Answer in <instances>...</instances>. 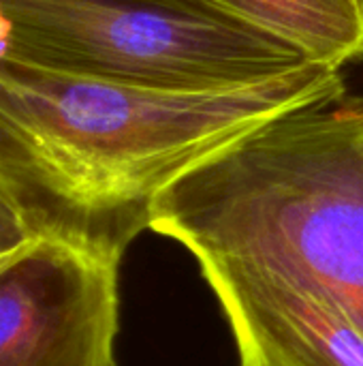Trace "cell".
Returning <instances> with one entry per match:
<instances>
[{
  "mask_svg": "<svg viewBox=\"0 0 363 366\" xmlns=\"http://www.w3.org/2000/svg\"><path fill=\"white\" fill-rule=\"evenodd\" d=\"M347 97L306 64L261 81L180 90L0 60V204L28 238L120 259L182 174L252 131Z\"/></svg>",
  "mask_w": 363,
  "mask_h": 366,
  "instance_id": "1",
  "label": "cell"
},
{
  "mask_svg": "<svg viewBox=\"0 0 363 366\" xmlns=\"http://www.w3.org/2000/svg\"><path fill=\"white\" fill-rule=\"evenodd\" d=\"M199 268L302 285L363 330V99L282 116L208 157L150 206Z\"/></svg>",
  "mask_w": 363,
  "mask_h": 366,
  "instance_id": "2",
  "label": "cell"
},
{
  "mask_svg": "<svg viewBox=\"0 0 363 366\" xmlns=\"http://www.w3.org/2000/svg\"><path fill=\"white\" fill-rule=\"evenodd\" d=\"M0 60L180 90L315 64L205 0H0Z\"/></svg>",
  "mask_w": 363,
  "mask_h": 366,
  "instance_id": "3",
  "label": "cell"
},
{
  "mask_svg": "<svg viewBox=\"0 0 363 366\" xmlns=\"http://www.w3.org/2000/svg\"><path fill=\"white\" fill-rule=\"evenodd\" d=\"M120 259L26 240L0 264V366H118Z\"/></svg>",
  "mask_w": 363,
  "mask_h": 366,
  "instance_id": "4",
  "label": "cell"
},
{
  "mask_svg": "<svg viewBox=\"0 0 363 366\" xmlns=\"http://www.w3.org/2000/svg\"><path fill=\"white\" fill-rule=\"evenodd\" d=\"M229 322L240 366H363V330L323 296L244 268H199Z\"/></svg>",
  "mask_w": 363,
  "mask_h": 366,
  "instance_id": "5",
  "label": "cell"
},
{
  "mask_svg": "<svg viewBox=\"0 0 363 366\" xmlns=\"http://www.w3.org/2000/svg\"><path fill=\"white\" fill-rule=\"evenodd\" d=\"M297 47L310 62L342 69L363 58V0H205Z\"/></svg>",
  "mask_w": 363,
  "mask_h": 366,
  "instance_id": "6",
  "label": "cell"
},
{
  "mask_svg": "<svg viewBox=\"0 0 363 366\" xmlns=\"http://www.w3.org/2000/svg\"><path fill=\"white\" fill-rule=\"evenodd\" d=\"M26 240H30V238L19 229V225L15 223L11 212L0 204V264L13 251H17Z\"/></svg>",
  "mask_w": 363,
  "mask_h": 366,
  "instance_id": "7",
  "label": "cell"
}]
</instances>
